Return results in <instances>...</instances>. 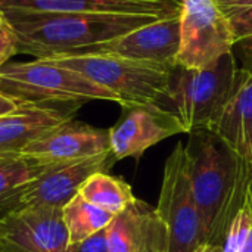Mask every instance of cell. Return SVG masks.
Listing matches in <instances>:
<instances>
[{
  "instance_id": "obj_5",
  "label": "cell",
  "mask_w": 252,
  "mask_h": 252,
  "mask_svg": "<svg viewBox=\"0 0 252 252\" xmlns=\"http://www.w3.org/2000/svg\"><path fill=\"white\" fill-rule=\"evenodd\" d=\"M238 69L233 52L204 68H173L168 108L177 114L188 134L213 128L230 97Z\"/></svg>"
},
{
  "instance_id": "obj_19",
  "label": "cell",
  "mask_w": 252,
  "mask_h": 252,
  "mask_svg": "<svg viewBox=\"0 0 252 252\" xmlns=\"http://www.w3.org/2000/svg\"><path fill=\"white\" fill-rule=\"evenodd\" d=\"M44 167L21 154H0V198L35 179Z\"/></svg>"
},
{
  "instance_id": "obj_23",
  "label": "cell",
  "mask_w": 252,
  "mask_h": 252,
  "mask_svg": "<svg viewBox=\"0 0 252 252\" xmlns=\"http://www.w3.org/2000/svg\"><path fill=\"white\" fill-rule=\"evenodd\" d=\"M16 53V38L10 25L0 28V66H3L7 59Z\"/></svg>"
},
{
  "instance_id": "obj_1",
  "label": "cell",
  "mask_w": 252,
  "mask_h": 252,
  "mask_svg": "<svg viewBox=\"0 0 252 252\" xmlns=\"http://www.w3.org/2000/svg\"><path fill=\"white\" fill-rule=\"evenodd\" d=\"M1 12L15 34L16 53H27L37 59L75 56L148 24L177 16L109 12L56 13L12 9Z\"/></svg>"
},
{
  "instance_id": "obj_6",
  "label": "cell",
  "mask_w": 252,
  "mask_h": 252,
  "mask_svg": "<svg viewBox=\"0 0 252 252\" xmlns=\"http://www.w3.org/2000/svg\"><path fill=\"white\" fill-rule=\"evenodd\" d=\"M157 211L168 232L167 252H199L207 245L188 173L186 148L182 142L165 161Z\"/></svg>"
},
{
  "instance_id": "obj_30",
  "label": "cell",
  "mask_w": 252,
  "mask_h": 252,
  "mask_svg": "<svg viewBox=\"0 0 252 252\" xmlns=\"http://www.w3.org/2000/svg\"><path fill=\"white\" fill-rule=\"evenodd\" d=\"M9 24H7V21H6V18H4V15H3V12L0 10V28H3V27H7Z\"/></svg>"
},
{
  "instance_id": "obj_31",
  "label": "cell",
  "mask_w": 252,
  "mask_h": 252,
  "mask_svg": "<svg viewBox=\"0 0 252 252\" xmlns=\"http://www.w3.org/2000/svg\"><path fill=\"white\" fill-rule=\"evenodd\" d=\"M0 252H3V248H1V245H0Z\"/></svg>"
},
{
  "instance_id": "obj_16",
  "label": "cell",
  "mask_w": 252,
  "mask_h": 252,
  "mask_svg": "<svg viewBox=\"0 0 252 252\" xmlns=\"http://www.w3.org/2000/svg\"><path fill=\"white\" fill-rule=\"evenodd\" d=\"M182 4L148 0H0V10L31 12H109V13H155L179 15Z\"/></svg>"
},
{
  "instance_id": "obj_26",
  "label": "cell",
  "mask_w": 252,
  "mask_h": 252,
  "mask_svg": "<svg viewBox=\"0 0 252 252\" xmlns=\"http://www.w3.org/2000/svg\"><path fill=\"white\" fill-rule=\"evenodd\" d=\"M18 108V103L12 99H9L7 96L0 93V117L10 114L12 111H15Z\"/></svg>"
},
{
  "instance_id": "obj_13",
  "label": "cell",
  "mask_w": 252,
  "mask_h": 252,
  "mask_svg": "<svg viewBox=\"0 0 252 252\" xmlns=\"http://www.w3.org/2000/svg\"><path fill=\"white\" fill-rule=\"evenodd\" d=\"M111 252H167L168 232L157 207L134 199L106 227Z\"/></svg>"
},
{
  "instance_id": "obj_25",
  "label": "cell",
  "mask_w": 252,
  "mask_h": 252,
  "mask_svg": "<svg viewBox=\"0 0 252 252\" xmlns=\"http://www.w3.org/2000/svg\"><path fill=\"white\" fill-rule=\"evenodd\" d=\"M216 1L224 12L239 9V7H245V6L252 3V0H216Z\"/></svg>"
},
{
  "instance_id": "obj_2",
  "label": "cell",
  "mask_w": 252,
  "mask_h": 252,
  "mask_svg": "<svg viewBox=\"0 0 252 252\" xmlns=\"http://www.w3.org/2000/svg\"><path fill=\"white\" fill-rule=\"evenodd\" d=\"M185 148L207 244L221 245L232 220L247 205L252 164L210 130L189 133Z\"/></svg>"
},
{
  "instance_id": "obj_28",
  "label": "cell",
  "mask_w": 252,
  "mask_h": 252,
  "mask_svg": "<svg viewBox=\"0 0 252 252\" xmlns=\"http://www.w3.org/2000/svg\"><path fill=\"white\" fill-rule=\"evenodd\" d=\"M247 202H248V207H250V211H251L252 214V182L251 185H250V189H248V199H247Z\"/></svg>"
},
{
  "instance_id": "obj_9",
  "label": "cell",
  "mask_w": 252,
  "mask_h": 252,
  "mask_svg": "<svg viewBox=\"0 0 252 252\" xmlns=\"http://www.w3.org/2000/svg\"><path fill=\"white\" fill-rule=\"evenodd\" d=\"M3 252H68L62 208L30 207L0 219Z\"/></svg>"
},
{
  "instance_id": "obj_27",
  "label": "cell",
  "mask_w": 252,
  "mask_h": 252,
  "mask_svg": "<svg viewBox=\"0 0 252 252\" xmlns=\"http://www.w3.org/2000/svg\"><path fill=\"white\" fill-rule=\"evenodd\" d=\"M199 252H224L223 251V247L221 245H211V244H207L202 250Z\"/></svg>"
},
{
  "instance_id": "obj_3",
  "label": "cell",
  "mask_w": 252,
  "mask_h": 252,
  "mask_svg": "<svg viewBox=\"0 0 252 252\" xmlns=\"http://www.w3.org/2000/svg\"><path fill=\"white\" fill-rule=\"evenodd\" d=\"M50 61L109 90L126 109L143 105L168 108L171 66L112 55H75Z\"/></svg>"
},
{
  "instance_id": "obj_12",
  "label": "cell",
  "mask_w": 252,
  "mask_h": 252,
  "mask_svg": "<svg viewBox=\"0 0 252 252\" xmlns=\"http://www.w3.org/2000/svg\"><path fill=\"white\" fill-rule=\"evenodd\" d=\"M179 16L148 24L115 40L87 49L80 55H112L174 68L180 41Z\"/></svg>"
},
{
  "instance_id": "obj_21",
  "label": "cell",
  "mask_w": 252,
  "mask_h": 252,
  "mask_svg": "<svg viewBox=\"0 0 252 252\" xmlns=\"http://www.w3.org/2000/svg\"><path fill=\"white\" fill-rule=\"evenodd\" d=\"M226 15L229 16L235 41L252 35V3L245 7L229 10Z\"/></svg>"
},
{
  "instance_id": "obj_15",
  "label": "cell",
  "mask_w": 252,
  "mask_h": 252,
  "mask_svg": "<svg viewBox=\"0 0 252 252\" xmlns=\"http://www.w3.org/2000/svg\"><path fill=\"white\" fill-rule=\"evenodd\" d=\"M71 120L68 112L46 105H18L0 117V154H21L24 148Z\"/></svg>"
},
{
  "instance_id": "obj_14",
  "label": "cell",
  "mask_w": 252,
  "mask_h": 252,
  "mask_svg": "<svg viewBox=\"0 0 252 252\" xmlns=\"http://www.w3.org/2000/svg\"><path fill=\"white\" fill-rule=\"evenodd\" d=\"M210 131L252 164V72L238 69L230 97Z\"/></svg>"
},
{
  "instance_id": "obj_8",
  "label": "cell",
  "mask_w": 252,
  "mask_h": 252,
  "mask_svg": "<svg viewBox=\"0 0 252 252\" xmlns=\"http://www.w3.org/2000/svg\"><path fill=\"white\" fill-rule=\"evenodd\" d=\"M114 161L117 159L112 152H108L87 159L46 165L35 179L0 198V219L30 207L62 208L78 195L90 176L105 171Z\"/></svg>"
},
{
  "instance_id": "obj_11",
  "label": "cell",
  "mask_w": 252,
  "mask_h": 252,
  "mask_svg": "<svg viewBox=\"0 0 252 252\" xmlns=\"http://www.w3.org/2000/svg\"><path fill=\"white\" fill-rule=\"evenodd\" d=\"M108 152H111L109 130L68 120L24 148L21 155L52 165L87 159Z\"/></svg>"
},
{
  "instance_id": "obj_4",
  "label": "cell",
  "mask_w": 252,
  "mask_h": 252,
  "mask_svg": "<svg viewBox=\"0 0 252 252\" xmlns=\"http://www.w3.org/2000/svg\"><path fill=\"white\" fill-rule=\"evenodd\" d=\"M0 93L18 105L68 103L80 106L90 100L118 103L109 90L50 59L6 62L0 66Z\"/></svg>"
},
{
  "instance_id": "obj_10",
  "label": "cell",
  "mask_w": 252,
  "mask_h": 252,
  "mask_svg": "<svg viewBox=\"0 0 252 252\" xmlns=\"http://www.w3.org/2000/svg\"><path fill=\"white\" fill-rule=\"evenodd\" d=\"M188 134L177 114L161 105L128 108L127 114L109 128L111 152L117 161L139 158L154 145L176 136Z\"/></svg>"
},
{
  "instance_id": "obj_18",
  "label": "cell",
  "mask_w": 252,
  "mask_h": 252,
  "mask_svg": "<svg viewBox=\"0 0 252 252\" xmlns=\"http://www.w3.org/2000/svg\"><path fill=\"white\" fill-rule=\"evenodd\" d=\"M62 217L68 232L69 245H74L106 229L115 216L87 202L78 193L62 207Z\"/></svg>"
},
{
  "instance_id": "obj_24",
  "label": "cell",
  "mask_w": 252,
  "mask_h": 252,
  "mask_svg": "<svg viewBox=\"0 0 252 252\" xmlns=\"http://www.w3.org/2000/svg\"><path fill=\"white\" fill-rule=\"evenodd\" d=\"M233 55L241 61V69L252 72V35L235 41Z\"/></svg>"
},
{
  "instance_id": "obj_17",
  "label": "cell",
  "mask_w": 252,
  "mask_h": 252,
  "mask_svg": "<svg viewBox=\"0 0 252 252\" xmlns=\"http://www.w3.org/2000/svg\"><path fill=\"white\" fill-rule=\"evenodd\" d=\"M87 202L117 216L124 211L134 199V193L128 183L123 179L106 174L105 171L90 176L78 192Z\"/></svg>"
},
{
  "instance_id": "obj_20",
  "label": "cell",
  "mask_w": 252,
  "mask_h": 252,
  "mask_svg": "<svg viewBox=\"0 0 252 252\" xmlns=\"http://www.w3.org/2000/svg\"><path fill=\"white\" fill-rule=\"evenodd\" d=\"M221 247L224 252H252V214L248 202L232 220Z\"/></svg>"
},
{
  "instance_id": "obj_22",
  "label": "cell",
  "mask_w": 252,
  "mask_h": 252,
  "mask_svg": "<svg viewBox=\"0 0 252 252\" xmlns=\"http://www.w3.org/2000/svg\"><path fill=\"white\" fill-rule=\"evenodd\" d=\"M68 252H111L108 245L106 229L97 232L96 235L87 238L80 244H74L68 247Z\"/></svg>"
},
{
  "instance_id": "obj_7",
  "label": "cell",
  "mask_w": 252,
  "mask_h": 252,
  "mask_svg": "<svg viewBox=\"0 0 252 252\" xmlns=\"http://www.w3.org/2000/svg\"><path fill=\"white\" fill-rule=\"evenodd\" d=\"M176 66L204 68L232 53L235 37L226 12L216 0H182Z\"/></svg>"
},
{
  "instance_id": "obj_29",
  "label": "cell",
  "mask_w": 252,
  "mask_h": 252,
  "mask_svg": "<svg viewBox=\"0 0 252 252\" xmlns=\"http://www.w3.org/2000/svg\"><path fill=\"white\" fill-rule=\"evenodd\" d=\"M148 1H162V3H170V4H182V0H148Z\"/></svg>"
}]
</instances>
